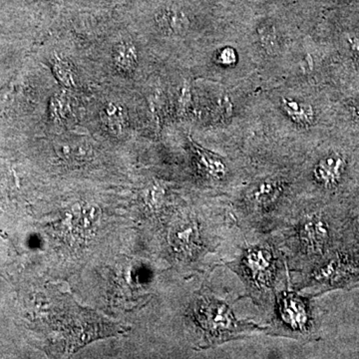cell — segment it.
<instances>
[{
  "mask_svg": "<svg viewBox=\"0 0 359 359\" xmlns=\"http://www.w3.org/2000/svg\"><path fill=\"white\" fill-rule=\"evenodd\" d=\"M47 311V341L53 354L68 355L105 337L126 334L129 327L79 306L68 294H54Z\"/></svg>",
  "mask_w": 359,
  "mask_h": 359,
  "instance_id": "cell-1",
  "label": "cell"
},
{
  "mask_svg": "<svg viewBox=\"0 0 359 359\" xmlns=\"http://www.w3.org/2000/svg\"><path fill=\"white\" fill-rule=\"evenodd\" d=\"M190 318L205 341L212 344H222L242 332L263 330L256 323L238 320L229 304L207 294L199 295L193 302Z\"/></svg>",
  "mask_w": 359,
  "mask_h": 359,
  "instance_id": "cell-2",
  "label": "cell"
},
{
  "mask_svg": "<svg viewBox=\"0 0 359 359\" xmlns=\"http://www.w3.org/2000/svg\"><path fill=\"white\" fill-rule=\"evenodd\" d=\"M344 149H328L316 161L311 176L323 192L337 195L346 190L353 180L354 160Z\"/></svg>",
  "mask_w": 359,
  "mask_h": 359,
  "instance_id": "cell-3",
  "label": "cell"
},
{
  "mask_svg": "<svg viewBox=\"0 0 359 359\" xmlns=\"http://www.w3.org/2000/svg\"><path fill=\"white\" fill-rule=\"evenodd\" d=\"M327 257L311 276L316 285L325 289H337L358 282L359 252L339 248L328 252Z\"/></svg>",
  "mask_w": 359,
  "mask_h": 359,
  "instance_id": "cell-4",
  "label": "cell"
},
{
  "mask_svg": "<svg viewBox=\"0 0 359 359\" xmlns=\"http://www.w3.org/2000/svg\"><path fill=\"white\" fill-rule=\"evenodd\" d=\"M335 228L332 217L325 211L309 212L297 224L299 244L309 255L327 256L334 248Z\"/></svg>",
  "mask_w": 359,
  "mask_h": 359,
  "instance_id": "cell-5",
  "label": "cell"
},
{
  "mask_svg": "<svg viewBox=\"0 0 359 359\" xmlns=\"http://www.w3.org/2000/svg\"><path fill=\"white\" fill-rule=\"evenodd\" d=\"M243 275L257 290L271 287L276 275V257L273 250L255 245L245 250L240 262Z\"/></svg>",
  "mask_w": 359,
  "mask_h": 359,
  "instance_id": "cell-6",
  "label": "cell"
},
{
  "mask_svg": "<svg viewBox=\"0 0 359 359\" xmlns=\"http://www.w3.org/2000/svg\"><path fill=\"white\" fill-rule=\"evenodd\" d=\"M278 320L294 332H304L311 325V311L309 302L294 292H285L276 301Z\"/></svg>",
  "mask_w": 359,
  "mask_h": 359,
  "instance_id": "cell-7",
  "label": "cell"
},
{
  "mask_svg": "<svg viewBox=\"0 0 359 359\" xmlns=\"http://www.w3.org/2000/svg\"><path fill=\"white\" fill-rule=\"evenodd\" d=\"M191 149L195 158L196 164L201 173L207 178L221 181L228 174V166L224 158L217 153L208 150L191 139Z\"/></svg>",
  "mask_w": 359,
  "mask_h": 359,
  "instance_id": "cell-8",
  "label": "cell"
},
{
  "mask_svg": "<svg viewBox=\"0 0 359 359\" xmlns=\"http://www.w3.org/2000/svg\"><path fill=\"white\" fill-rule=\"evenodd\" d=\"M285 184L278 179H266L256 184L248 193V201L259 209L271 207L285 192Z\"/></svg>",
  "mask_w": 359,
  "mask_h": 359,
  "instance_id": "cell-9",
  "label": "cell"
},
{
  "mask_svg": "<svg viewBox=\"0 0 359 359\" xmlns=\"http://www.w3.org/2000/svg\"><path fill=\"white\" fill-rule=\"evenodd\" d=\"M200 247V233L194 223L182 224L173 233V248L178 254L192 255Z\"/></svg>",
  "mask_w": 359,
  "mask_h": 359,
  "instance_id": "cell-10",
  "label": "cell"
},
{
  "mask_svg": "<svg viewBox=\"0 0 359 359\" xmlns=\"http://www.w3.org/2000/svg\"><path fill=\"white\" fill-rule=\"evenodd\" d=\"M282 109L290 120L302 127H309L316 120L313 106L295 99L283 98Z\"/></svg>",
  "mask_w": 359,
  "mask_h": 359,
  "instance_id": "cell-11",
  "label": "cell"
},
{
  "mask_svg": "<svg viewBox=\"0 0 359 359\" xmlns=\"http://www.w3.org/2000/svg\"><path fill=\"white\" fill-rule=\"evenodd\" d=\"M114 62L123 71L133 70L137 63L136 48L127 42L118 45L114 52Z\"/></svg>",
  "mask_w": 359,
  "mask_h": 359,
  "instance_id": "cell-12",
  "label": "cell"
},
{
  "mask_svg": "<svg viewBox=\"0 0 359 359\" xmlns=\"http://www.w3.org/2000/svg\"><path fill=\"white\" fill-rule=\"evenodd\" d=\"M53 69L59 81L66 87H74L72 70L69 65L61 58H55L53 61Z\"/></svg>",
  "mask_w": 359,
  "mask_h": 359,
  "instance_id": "cell-13",
  "label": "cell"
},
{
  "mask_svg": "<svg viewBox=\"0 0 359 359\" xmlns=\"http://www.w3.org/2000/svg\"><path fill=\"white\" fill-rule=\"evenodd\" d=\"M104 116H106L108 124L115 128H120L124 124V113L121 108L118 107L115 104L110 103L106 106Z\"/></svg>",
  "mask_w": 359,
  "mask_h": 359,
  "instance_id": "cell-14",
  "label": "cell"
},
{
  "mask_svg": "<svg viewBox=\"0 0 359 359\" xmlns=\"http://www.w3.org/2000/svg\"><path fill=\"white\" fill-rule=\"evenodd\" d=\"M69 103L68 99L65 95L54 97L51 104L52 115L55 118H65L67 116L68 110H69Z\"/></svg>",
  "mask_w": 359,
  "mask_h": 359,
  "instance_id": "cell-15",
  "label": "cell"
},
{
  "mask_svg": "<svg viewBox=\"0 0 359 359\" xmlns=\"http://www.w3.org/2000/svg\"><path fill=\"white\" fill-rule=\"evenodd\" d=\"M358 108H359V103H358Z\"/></svg>",
  "mask_w": 359,
  "mask_h": 359,
  "instance_id": "cell-16",
  "label": "cell"
}]
</instances>
